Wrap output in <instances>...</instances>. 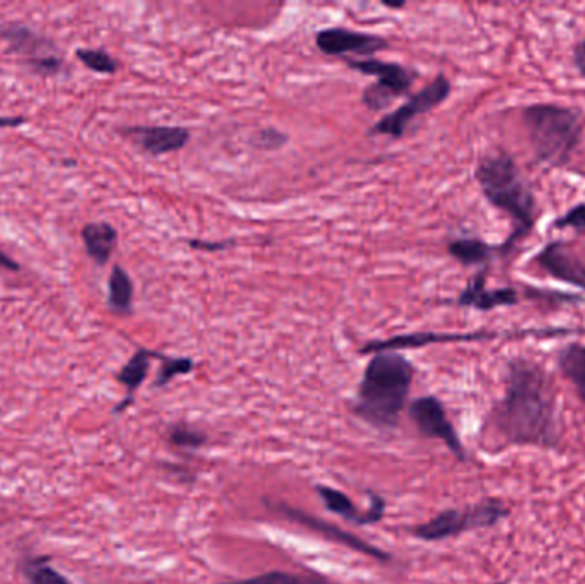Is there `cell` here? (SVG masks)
<instances>
[{
    "label": "cell",
    "mask_w": 585,
    "mask_h": 584,
    "mask_svg": "<svg viewBox=\"0 0 585 584\" xmlns=\"http://www.w3.org/2000/svg\"><path fill=\"white\" fill-rule=\"evenodd\" d=\"M572 64H574L578 76L585 79V36H582V38L574 45V51H572Z\"/></svg>",
    "instance_id": "f546056e"
},
{
    "label": "cell",
    "mask_w": 585,
    "mask_h": 584,
    "mask_svg": "<svg viewBox=\"0 0 585 584\" xmlns=\"http://www.w3.org/2000/svg\"><path fill=\"white\" fill-rule=\"evenodd\" d=\"M134 304V283L122 266H113L108 279V306L119 316L132 313Z\"/></svg>",
    "instance_id": "44dd1931"
},
{
    "label": "cell",
    "mask_w": 585,
    "mask_h": 584,
    "mask_svg": "<svg viewBox=\"0 0 585 584\" xmlns=\"http://www.w3.org/2000/svg\"><path fill=\"white\" fill-rule=\"evenodd\" d=\"M551 229L585 232V201L572 206L562 217L554 218Z\"/></svg>",
    "instance_id": "83f0119b"
},
{
    "label": "cell",
    "mask_w": 585,
    "mask_h": 584,
    "mask_svg": "<svg viewBox=\"0 0 585 584\" xmlns=\"http://www.w3.org/2000/svg\"><path fill=\"white\" fill-rule=\"evenodd\" d=\"M415 367L396 352L375 353L366 364L354 414L369 426L394 429L408 403Z\"/></svg>",
    "instance_id": "3957f363"
},
{
    "label": "cell",
    "mask_w": 585,
    "mask_h": 584,
    "mask_svg": "<svg viewBox=\"0 0 585 584\" xmlns=\"http://www.w3.org/2000/svg\"><path fill=\"white\" fill-rule=\"evenodd\" d=\"M123 134L134 141L144 153L153 156L180 152L190 141L189 129L177 125H134L123 129Z\"/></svg>",
    "instance_id": "5bb4252c"
},
{
    "label": "cell",
    "mask_w": 585,
    "mask_h": 584,
    "mask_svg": "<svg viewBox=\"0 0 585 584\" xmlns=\"http://www.w3.org/2000/svg\"><path fill=\"white\" fill-rule=\"evenodd\" d=\"M0 267L8 269V272H21L20 264L15 263L11 256H8L4 251H0Z\"/></svg>",
    "instance_id": "d6a6232c"
},
{
    "label": "cell",
    "mask_w": 585,
    "mask_h": 584,
    "mask_svg": "<svg viewBox=\"0 0 585 584\" xmlns=\"http://www.w3.org/2000/svg\"><path fill=\"white\" fill-rule=\"evenodd\" d=\"M289 137L285 132L277 131L274 128H266L258 131L254 137H252V144L262 152H277L283 146L288 144Z\"/></svg>",
    "instance_id": "f1b7e54d"
},
{
    "label": "cell",
    "mask_w": 585,
    "mask_h": 584,
    "mask_svg": "<svg viewBox=\"0 0 585 584\" xmlns=\"http://www.w3.org/2000/svg\"><path fill=\"white\" fill-rule=\"evenodd\" d=\"M500 337V333H492V331H476V333L466 334H451V333H411L399 334V337L389 338V340L369 341L360 350L362 355L368 353H384V352H399V350H415L424 349L430 344L440 343H457V341H483L493 340V338Z\"/></svg>",
    "instance_id": "7c38bea8"
},
{
    "label": "cell",
    "mask_w": 585,
    "mask_h": 584,
    "mask_svg": "<svg viewBox=\"0 0 585 584\" xmlns=\"http://www.w3.org/2000/svg\"><path fill=\"white\" fill-rule=\"evenodd\" d=\"M409 415L415 426L418 427L424 438L439 439L457 460L466 461V449L462 445L457 430L446 417L442 401L435 396H423L415 399L409 407Z\"/></svg>",
    "instance_id": "9c48e42d"
},
{
    "label": "cell",
    "mask_w": 585,
    "mask_h": 584,
    "mask_svg": "<svg viewBox=\"0 0 585 584\" xmlns=\"http://www.w3.org/2000/svg\"><path fill=\"white\" fill-rule=\"evenodd\" d=\"M532 263L556 282L585 291V254L572 242H547L536 252Z\"/></svg>",
    "instance_id": "ba28073f"
},
{
    "label": "cell",
    "mask_w": 585,
    "mask_h": 584,
    "mask_svg": "<svg viewBox=\"0 0 585 584\" xmlns=\"http://www.w3.org/2000/svg\"><path fill=\"white\" fill-rule=\"evenodd\" d=\"M189 244L190 247L197 249V251L216 252L230 249V245H233V242H218V244H214V242L190 241Z\"/></svg>",
    "instance_id": "4dcf8cb0"
},
{
    "label": "cell",
    "mask_w": 585,
    "mask_h": 584,
    "mask_svg": "<svg viewBox=\"0 0 585 584\" xmlns=\"http://www.w3.org/2000/svg\"><path fill=\"white\" fill-rule=\"evenodd\" d=\"M23 64L30 73L40 76V78H54L62 73L66 60L58 52H55V54L42 55V57L33 58V60Z\"/></svg>",
    "instance_id": "484cf974"
},
{
    "label": "cell",
    "mask_w": 585,
    "mask_h": 584,
    "mask_svg": "<svg viewBox=\"0 0 585 584\" xmlns=\"http://www.w3.org/2000/svg\"><path fill=\"white\" fill-rule=\"evenodd\" d=\"M230 584H334L322 577L303 576V574L285 573V571H271L261 576L249 577V580L235 581Z\"/></svg>",
    "instance_id": "cb8c5ba5"
},
{
    "label": "cell",
    "mask_w": 585,
    "mask_h": 584,
    "mask_svg": "<svg viewBox=\"0 0 585 584\" xmlns=\"http://www.w3.org/2000/svg\"><path fill=\"white\" fill-rule=\"evenodd\" d=\"M343 60L350 69L377 78V82L366 86L362 95L363 104L374 112L389 109L397 98L406 97L411 91L412 82L418 78V73L415 70L378 58L344 57Z\"/></svg>",
    "instance_id": "8992f818"
},
{
    "label": "cell",
    "mask_w": 585,
    "mask_h": 584,
    "mask_svg": "<svg viewBox=\"0 0 585 584\" xmlns=\"http://www.w3.org/2000/svg\"><path fill=\"white\" fill-rule=\"evenodd\" d=\"M208 441L205 433L200 430L192 429V427L185 426V423H178V426L169 429V442L178 448L184 449H197L200 445H205Z\"/></svg>",
    "instance_id": "4316f807"
},
{
    "label": "cell",
    "mask_w": 585,
    "mask_h": 584,
    "mask_svg": "<svg viewBox=\"0 0 585 584\" xmlns=\"http://www.w3.org/2000/svg\"><path fill=\"white\" fill-rule=\"evenodd\" d=\"M316 43L320 52L339 58H344L346 54L372 57L389 48V42L382 36L354 32V30L341 26L328 27L317 33Z\"/></svg>",
    "instance_id": "30bf717a"
},
{
    "label": "cell",
    "mask_w": 585,
    "mask_h": 584,
    "mask_svg": "<svg viewBox=\"0 0 585 584\" xmlns=\"http://www.w3.org/2000/svg\"><path fill=\"white\" fill-rule=\"evenodd\" d=\"M51 555L24 559L21 562V573L30 584H73L64 574L58 573L54 565H51Z\"/></svg>",
    "instance_id": "7402d4cb"
},
{
    "label": "cell",
    "mask_w": 585,
    "mask_h": 584,
    "mask_svg": "<svg viewBox=\"0 0 585 584\" xmlns=\"http://www.w3.org/2000/svg\"><path fill=\"white\" fill-rule=\"evenodd\" d=\"M316 491L329 511L341 516L347 522H353V525H358V527H366V525L380 522L382 518H384L385 500L377 494H369L368 509L365 513H360L358 507L354 506L353 500L344 492L328 487V485H317Z\"/></svg>",
    "instance_id": "9a60e30c"
},
{
    "label": "cell",
    "mask_w": 585,
    "mask_h": 584,
    "mask_svg": "<svg viewBox=\"0 0 585 584\" xmlns=\"http://www.w3.org/2000/svg\"><path fill=\"white\" fill-rule=\"evenodd\" d=\"M452 82L446 76L439 74L433 81L428 82L421 91L412 95L406 103L400 104L399 109L382 117L374 128L369 129V136H390L394 140L405 136L406 129L409 128L416 117L435 110L437 107L451 97Z\"/></svg>",
    "instance_id": "52a82bcc"
},
{
    "label": "cell",
    "mask_w": 585,
    "mask_h": 584,
    "mask_svg": "<svg viewBox=\"0 0 585 584\" xmlns=\"http://www.w3.org/2000/svg\"><path fill=\"white\" fill-rule=\"evenodd\" d=\"M277 511H282L283 516L291 519V521L298 522L301 527H307L308 530L316 531V533L322 535L323 538H328L331 542L341 543V546L347 547V549L360 552L362 555H368V558L375 559L378 562H389L390 555L378 547L369 546L362 538L356 535L350 533V531L341 530V528L331 525V522L323 521V519L316 518L310 513L300 511L295 507L277 506Z\"/></svg>",
    "instance_id": "8fae6325"
},
{
    "label": "cell",
    "mask_w": 585,
    "mask_h": 584,
    "mask_svg": "<svg viewBox=\"0 0 585 584\" xmlns=\"http://www.w3.org/2000/svg\"><path fill=\"white\" fill-rule=\"evenodd\" d=\"M81 239L88 256L98 266H104L119 244V232L107 221H92L82 227Z\"/></svg>",
    "instance_id": "ac0fdd59"
},
{
    "label": "cell",
    "mask_w": 585,
    "mask_h": 584,
    "mask_svg": "<svg viewBox=\"0 0 585 584\" xmlns=\"http://www.w3.org/2000/svg\"><path fill=\"white\" fill-rule=\"evenodd\" d=\"M159 355H162V353L151 352V350L146 349H139L137 352L131 356V361L120 368L119 374H117V381L125 387L128 398L123 399L119 407L115 408V414H120V411L128 410V408L131 407V403L134 401L135 392H137L139 387L143 386L147 374H150L151 361H153V359H159Z\"/></svg>",
    "instance_id": "e0dca14e"
},
{
    "label": "cell",
    "mask_w": 585,
    "mask_h": 584,
    "mask_svg": "<svg viewBox=\"0 0 585 584\" xmlns=\"http://www.w3.org/2000/svg\"><path fill=\"white\" fill-rule=\"evenodd\" d=\"M24 117H0V129L21 128L26 124Z\"/></svg>",
    "instance_id": "1f68e13d"
},
{
    "label": "cell",
    "mask_w": 585,
    "mask_h": 584,
    "mask_svg": "<svg viewBox=\"0 0 585 584\" xmlns=\"http://www.w3.org/2000/svg\"><path fill=\"white\" fill-rule=\"evenodd\" d=\"M76 57L92 73L104 74V76H112L120 67L117 58L100 48H77Z\"/></svg>",
    "instance_id": "603a6c76"
},
{
    "label": "cell",
    "mask_w": 585,
    "mask_h": 584,
    "mask_svg": "<svg viewBox=\"0 0 585 584\" xmlns=\"http://www.w3.org/2000/svg\"><path fill=\"white\" fill-rule=\"evenodd\" d=\"M486 423L504 444L559 449V396L550 374L526 356L508 361L504 398Z\"/></svg>",
    "instance_id": "6da1fadb"
},
{
    "label": "cell",
    "mask_w": 585,
    "mask_h": 584,
    "mask_svg": "<svg viewBox=\"0 0 585 584\" xmlns=\"http://www.w3.org/2000/svg\"><path fill=\"white\" fill-rule=\"evenodd\" d=\"M446 252L462 266H482L488 264L495 256H501L500 244L476 239V236H462L446 244Z\"/></svg>",
    "instance_id": "d6986e66"
},
{
    "label": "cell",
    "mask_w": 585,
    "mask_h": 584,
    "mask_svg": "<svg viewBox=\"0 0 585 584\" xmlns=\"http://www.w3.org/2000/svg\"><path fill=\"white\" fill-rule=\"evenodd\" d=\"M486 269L477 272L467 282L466 288L459 294L457 306L470 307L479 312H492V310L507 309V307L519 306V291L512 287L492 288L486 287L488 275Z\"/></svg>",
    "instance_id": "4fadbf2b"
},
{
    "label": "cell",
    "mask_w": 585,
    "mask_h": 584,
    "mask_svg": "<svg viewBox=\"0 0 585 584\" xmlns=\"http://www.w3.org/2000/svg\"><path fill=\"white\" fill-rule=\"evenodd\" d=\"M474 177L483 198L512 220V233L500 244L501 256L507 257L534 232L539 220L538 198L514 156L504 150L483 156Z\"/></svg>",
    "instance_id": "7a4b0ae2"
},
{
    "label": "cell",
    "mask_w": 585,
    "mask_h": 584,
    "mask_svg": "<svg viewBox=\"0 0 585 584\" xmlns=\"http://www.w3.org/2000/svg\"><path fill=\"white\" fill-rule=\"evenodd\" d=\"M556 364L585 405V344L569 343L562 346L556 355Z\"/></svg>",
    "instance_id": "ffe728a7"
},
{
    "label": "cell",
    "mask_w": 585,
    "mask_h": 584,
    "mask_svg": "<svg viewBox=\"0 0 585 584\" xmlns=\"http://www.w3.org/2000/svg\"><path fill=\"white\" fill-rule=\"evenodd\" d=\"M520 119L534 158L550 168L566 167L584 134V113L566 104L532 103Z\"/></svg>",
    "instance_id": "277c9868"
},
{
    "label": "cell",
    "mask_w": 585,
    "mask_h": 584,
    "mask_svg": "<svg viewBox=\"0 0 585 584\" xmlns=\"http://www.w3.org/2000/svg\"><path fill=\"white\" fill-rule=\"evenodd\" d=\"M382 4L389 9H402L405 8L406 2H382Z\"/></svg>",
    "instance_id": "836d02e7"
},
{
    "label": "cell",
    "mask_w": 585,
    "mask_h": 584,
    "mask_svg": "<svg viewBox=\"0 0 585 584\" xmlns=\"http://www.w3.org/2000/svg\"><path fill=\"white\" fill-rule=\"evenodd\" d=\"M158 361H162L159 365L158 377L154 381V386L163 387L166 384L172 383L177 376H187L194 371L192 359H175V356L159 355Z\"/></svg>",
    "instance_id": "d4e9b609"
},
{
    "label": "cell",
    "mask_w": 585,
    "mask_h": 584,
    "mask_svg": "<svg viewBox=\"0 0 585 584\" xmlns=\"http://www.w3.org/2000/svg\"><path fill=\"white\" fill-rule=\"evenodd\" d=\"M0 40L8 43L12 54L20 55L23 63L42 57V55L55 54L57 47L52 40L45 38L42 33L31 26L21 23H8L0 26Z\"/></svg>",
    "instance_id": "2e32d148"
},
{
    "label": "cell",
    "mask_w": 585,
    "mask_h": 584,
    "mask_svg": "<svg viewBox=\"0 0 585 584\" xmlns=\"http://www.w3.org/2000/svg\"><path fill=\"white\" fill-rule=\"evenodd\" d=\"M510 516V509L500 500H486L466 509H449L430 521L412 528V535L423 542H442L467 531L492 528Z\"/></svg>",
    "instance_id": "5b68a950"
}]
</instances>
